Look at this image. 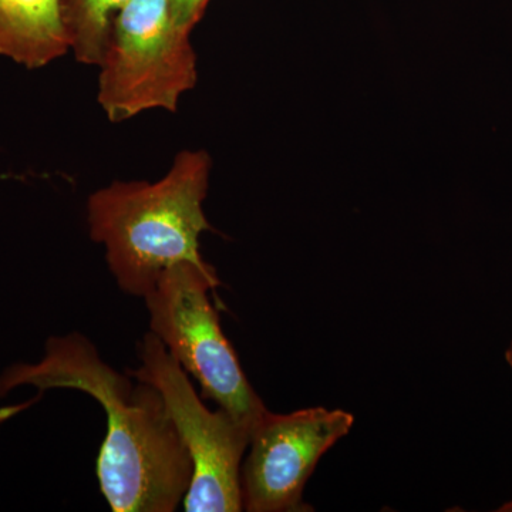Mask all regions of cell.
Listing matches in <instances>:
<instances>
[{
    "mask_svg": "<svg viewBox=\"0 0 512 512\" xmlns=\"http://www.w3.org/2000/svg\"><path fill=\"white\" fill-rule=\"evenodd\" d=\"M23 386L79 390L99 402L107 434L96 471L111 511L173 512L183 505L192 461L153 384L107 365L86 336L73 332L47 339L37 362L0 375V397Z\"/></svg>",
    "mask_w": 512,
    "mask_h": 512,
    "instance_id": "cell-1",
    "label": "cell"
},
{
    "mask_svg": "<svg viewBox=\"0 0 512 512\" xmlns=\"http://www.w3.org/2000/svg\"><path fill=\"white\" fill-rule=\"evenodd\" d=\"M211 167L207 151L184 150L156 183L114 181L90 195V238L106 249L121 291L144 298L170 266L210 265L200 237L215 231L204 212Z\"/></svg>",
    "mask_w": 512,
    "mask_h": 512,
    "instance_id": "cell-2",
    "label": "cell"
},
{
    "mask_svg": "<svg viewBox=\"0 0 512 512\" xmlns=\"http://www.w3.org/2000/svg\"><path fill=\"white\" fill-rule=\"evenodd\" d=\"M208 266L180 262L165 269L144 296L150 332L201 386L202 396L254 429L268 409L252 389L221 328L210 292L220 286Z\"/></svg>",
    "mask_w": 512,
    "mask_h": 512,
    "instance_id": "cell-3",
    "label": "cell"
},
{
    "mask_svg": "<svg viewBox=\"0 0 512 512\" xmlns=\"http://www.w3.org/2000/svg\"><path fill=\"white\" fill-rule=\"evenodd\" d=\"M170 0H130L117 13L101 57L97 101L111 123L144 111H177L197 84V56Z\"/></svg>",
    "mask_w": 512,
    "mask_h": 512,
    "instance_id": "cell-4",
    "label": "cell"
},
{
    "mask_svg": "<svg viewBox=\"0 0 512 512\" xmlns=\"http://www.w3.org/2000/svg\"><path fill=\"white\" fill-rule=\"evenodd\" d=\"M140 366L128 375L153 384L163 396L192 461V480L184 498L187 512L242 510L241 467L251 429L225 410L212 412L192 386L190 375L154 333L144 335Z\"/></svg>",
    "mask_w": 512,
    "mask_h": 512,
    "instance_id": "cell-5",
    "label": "cell"
},
{
    "mask_svg": "<svg viewBox=\"0 0 512 512\" xmlns=\"http://www.w3.org/2000/svg\"><path fill=\"white\" fill-rule=\"evenodd\" d=\"M352 413L309 407L288 414L268 413L255 424L242 461V510L313 511L303 501L305 485L323 454L348 436Z\"/></svg>",
    "mask_w": 512,
    "mask_h": 512,
    "instance_id": "cell-6",
    "label": "cell"
},
{
    "mask_svg": "<svg viewBox=\"0 0 512 512\" xmlns=\"http://www.w3.org/2000/svg\"><path fill=\"white\" fill-rule=\"evenodd\" d=\"M69 50L62 0H0V56L35 70Z\"/></svg>",
    "mask_w": 512,
    "mask_h": 512,
    "instance_id": "cell-7",
    "label": "cell"
},
{
    "mask_svg": "<svg viewBox=\"0 0 512 512\" xmlns=\"http://www.w3.org/2000/svg\"><path fill=\"white\" fill-rule=\"evenodd\" d=\"M130 0H62L70 50L77 62L99 66L117 13Z\"/></svg>",
    "mask_w": 512,
    "mask_h": 512,
    "instance_id": "cell-8",
    "label": "cell"
},
{
    "mask_svg": "<svg viewBox=\"0 0 512 512\" xmlns=\"http://www.w3.org/2000/svg\"><path fill=\"white\" fill-rule=\"evenodd\" d=\"M210 0H170L173 18L180 28L192 32L207 9Z\"/></svg>",
    "mask_w": 512,
    "mask_h": 512,
    "instance_id": "cell-9",
    "label": "cell"
},
{
    "mask_svg": "<svg viewBox=\"0 0 512 512\" xmlns=\"http://www.w3.org/2000/svg\"><path fill=\"white\" fill-rule=\"evenodd\" d=\"M42 394L43 393L37 394L35 399L29 400V402L2 407V409H0V427H2L3 424L8 423V421L13 419V417L18 416L19 413L25 412L26 409H29L32 404H35L37 400L42 397Z\"/></svg>",
    "mask_w": 512,
    "mask_h": 512,
    "instance_id": "cell-10",
    "label": "cell"
},
{
    "mask_svg": "<svg viewBox=\"0 0 512 512\" xmlns=\"http://www.w3.org/2000/svg\"><path fill=\"white\" fill-rule=\"evenodd\" d=\"M505 360H507L508 366H510L512 370V340L510 346H508L507 352H505Z\"/></svg>",
    "mask_w": 512,
    "mask_h": 512,
    "instance_id": "cell-11",
    "label": "cell"
},
{
    "mask_svg": "<svg viewBox=\"0 0 512 512\" xmlns=\"http://www.w3.org/2000/svg\"><path fill=\"white\" fill-rule=\"evenodd\" d=\"M498 512H512V500L508 501V503H505L504 505H501L500 508L497 510Z\"/></svg>",
    "mask_w": 512,
    "mask_h": 512,
    "instance_id": "cell-12",
    "label": "cell"
}]
</instances>
